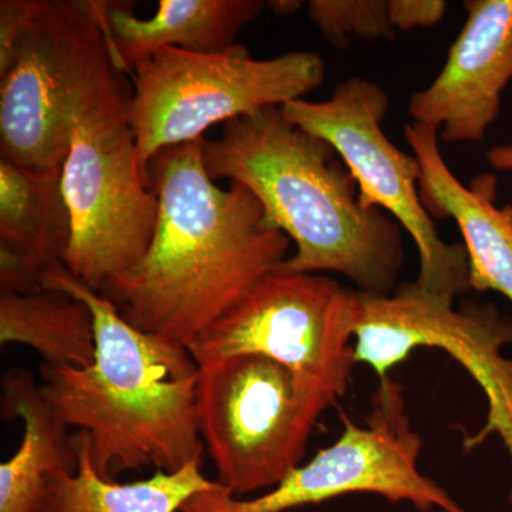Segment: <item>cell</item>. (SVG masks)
Instances as JSON below:
<instances>
[{"label": "cell", "mask_w": 512, "mask_h": 512, "mask_svg": "<svg viewBox=\"0 0 512 512\" xmlns=\"http://www.w3.org/2000/svg\"><path fill=\"white\" fill-rule=\"evenodd\" d=\"M302 8V2L298 0H269L266 9L272 10L276 16H289Z\"/></svg>", "instance_id": "23"}, {"label": "cell", "mask_w": 512, "mask_h": 512, "mask_svg": "<svg viewBox=\"0 0 512 512\" xmlns=\"http://www.w3.org/2000/svg\"><path fill=\"white\" fill-rule=\"evenodd\" d=\"M63 167L39 171L0 158V291L46 288L72 239Z\"/></svg>", "instance_id": "14"}, {"label": "cell", "mask_w": 512, "mask_h": 512, "mask_svg": "<svg viewBox=\"0 0 512 512\" xmlns=\"http://www.w3.org/2000/svg\"><path fill=\"white\" fill-rule=\"evenodd\" d=\"M343 431L281 484L261 497L238 500L218 484L192 497L181 512H285L342 495L370 493L420 511L466 512L417 464L423 439L413 430L400 384L380 379L365 426L342 416Z\"/></svg>", "instance_id": "10"}, {"label": "cell", "mask_w": 512, "mask_h": 512, "mask_svg": "<svg viewBox=\"0 0 512 512\" xmlns=\"http://www.w3.org/2000/svg\"><path fill=\"white\" fill-rule=\"evenodd\" d=\"M202 140L161 150L148 164L158 200L153 241L99 292L134 328L187 345L256 281L289 258L291 239L269 227L258 198L208 174Z\"/></svg>", "instance_id": "1"}, {"label": "cell", "mask_w": 512, "mask_h": 512, "mask_svg": "<svg viewBox=\"0 0 512 512\" xmlns=\"http://www.w3.org/2000/svg\"><path fill=\"white\" fill-rule=\"evenodd\" d=\"M446 10L443 0H389L390 22L402 32L433 28L444 18Z\"/></svg>", "instance_id": "21"}, {"label": "cell", "mask_w": 512, "mask_h": 512, "mask_svg": "<svg viewBox=\"0 0 512 512\" xmlns=\"http://www.w3.org/2000/svg\"><path fill=\"white\" fill-rule=\"evenodd\" d=\"M79 467L74 473L55 471L46 481L43 512H177L192 497L217 487L202 474V461L175 473L156 471L133 483L101 477L90 456L89 436L77 431Z\"/></svg>", "instance_id": "17"}, {"label": "cell", "mask_w": 512, "mask_h": 512, "mask_svg": "<svg viewBox=\"0 0 512 512\" xmlns=\"http://www.w3.org/2000/svg\"><path fill=\"white\" fill-rule=\"evenodd\" d=\"M281 109L286 119L335 148L365 207L380 208L406 229L419 251L417 284L453 298L471 289L466 248L441 239L421 202L419 160L384 133L389 96L382 86L353 76L336 86L328 100H295Z\"/></svg>", "instance_id": "8"}, {"label": "cell", "mask_w": 512, "mask_h": 512, "mask_svg": "<svg viewBox=\"0 0 512 512\" xmlns=\"http://www.w3.org/2000/svg\"><path fill=\"white\" fill-rule=\"evenodd\" d=\"M128 109L113 107L80 119L63 164L72 217L64 265L96 292L140 262L157 227L158 200L138 164Z\"/></svg>", "instance_id": "9"}, {"label": "cell", "mask_w": 512, "mask_h": 512, "mask_svg": "<svg viewBox=\"0 0 512 512\" xmlns=\"http://www.w3.org/2000/svg\"><path fill=\"white\" fill-rule=\"evenodd\" d=\"M359 293L328 276L274 269L185 345L198 367L262 355L288 367L303 386L333 403L356 365Z\"/></svg>", "instance_id": "6"}, {"label": "cell", "mask_w": 512, "mask_h": 512, "mask_svg": "<svg viewBox=\"0 0 512 512\" xmlns=\"http://www.w3.org/2000/svg\"><path fill=\"white\" fill-rule=\"evenodd\" d=\"M487 161L495 170L512 171V144H503L488 150Z\"/></svg>", "instance_id": "22"}, {"label": "cell", "mask_w": 512, "mask_h": 512, "mask_svg": "<svg viewBox=\"0 0 512 512\" xmlns=\"http://www.w3.org/2000/svg\"><path fill=\"white\" fill-rule=\"evenodd\" d=\"M467 19L429 87L413 94V123L446 144H478L500 116L512 80V0H467Z\"/></svg>", "instance_id": "12"}, {"label": "cell", "mask_w": 512, "mask_h": 512, "mask_svg": "<svg viewBox=\"0 0 512 512\" xmlns=\"http://www.w3.org/2000/svg\"><path fill=\"white\" fill-rule=\"evenodd\" d=\"M2 416L22 419L23 437L16 453L0 466V512H43L49 474L74 473L79 467L76 434L57 419L26 370L3 377Z\"/></svg>", "instance_id": "16"}, {"label": "cell", "mask_w": 512, "mask_h": 512, "mask_svg": "<svg viewBox=\"0 0 512 512\" xmlns=\"http://www.w3.org/2000/svg\"><path fill=\"white\" fill-rule=\"evenodd\" d=\"M404 138L420 163L424 208L431 218H453L460 228L470 288L498 292L512 302V205H495L497 177L483 174L461 184L444 161L437 128L410 123Z\"/></svg>", "instance_id": "13"}, {"label": "cell", "mask_w": 512, "mask_h": 512, "mask_svg": "<svg viewBox=\"0 0 512 512\" xmlns=\"http://www.w3.org/2000/svg\"><path fill=\"white\" fill-rule=\"evenodd\" d=\"M332 404L271 357L200 367L198 427L217 483L234 497L281 484L301 466L313 427Z\"/></svg>", "instance_id": "7"}, {"label": "cell", "mask_w": 512, "mask_h": 512, "mask_svg": "<svg viewBox=\"0 0 512 512\" xmlns=\"http://www.w3.org/2000/svg\"><path fill=\"white\" fill-rule=\"evenodd\" d=\"M202 156L212 180L247 187L266 224L295 244L278 269L336 272L372 295L396 291L403 228L380 208L365 207L335 148L286 119L281 107L228 121L220 137H204Z\"/></svg>", "instance_id": "2"}, {"label": "cell", "mask_w": 512, "mask_h": 512, "mask_svg": "<svg viewBox=\"0 0 512 512\" xmlns=\"http://www.w3.org/2000/svg\"><path fill=\"white\" fill-rule=\"evenodd\" d=\"M315 52L254 59L245 46L202 55L167 49L138 64L128 121L138 164L148 185V164L161 150L204 138L215 124L305 99L325 79Z\"/></svg>", "instance_id": "5"}, {"label": "cell", "mask_w": 512, "mask_h": 512, "mask_svg": "<svg viewBox=\"0 0 512 512\" xmlns=\"http://www.w3.org/2000/svg\"><path fill=\"white\" fill-rule=\"evenodd\" d=\"M308 12L325 39L340 49L350 45L352 36L367 42L396 37L389 0H312Z\"/></svg>", "instance_id": "19"}, {"label": "cell", "mask_w": 512, "mask_h": 512, "mask_svg": "<svg viewBox=\"0 0 512 512\" xmlns=\"http://www.w3.org/2000/svg\"><path fill=\"white\" fill-rule=\"evenodd\" d=\"M0 343L29 346L46 366L89 367L96 355L92 311L62 289L0 291Z\"/></svg>", "instance_id": "18"}, {"label": "cell", "mask_w": 512, "mask_h": 512, "mask_svg": "<svg viewBox=\"0 0 512 512\" xmlns=\"http://www.w3.org/2000/svg\"><path fill=\"white\" fill-rule=\"evenodd\" d=\"M265 9L262 0H160L156 15L141 19L133 3L103 0V19L117 63L131 74L167 47L202 55L227 52Z\"/></svg>", "instance_id": "15"}, {"label": "cell", "mask_w": 512, "mask_h": 512, "mask_svg": "<svg viewBox=\"0 0 512 512\" xmlns=\"http://www.w3.org/2000/svg\"><path fill=\"white\" fill-rule=\"evenodd\" d=\"M32 0L0 2V77L5 76L15 60L28 26Z\"/></svg>", "instance_id": "20"}, {"label": "cell", "mask_w": 512, "mask_h": 512, "mask_svg": "<svg viewBox=\"0 0 512 512\" xmlns=\"http://www.w3.org/2000/svg\"><path fill=\"white\" fill-rule=\"evenodd\" d=\"M126 74L103 0H32L15 60L0 77V158L32 170L63 167L80 119L130 106Z\"/></svg>", "instance_id": "4"}, {"label": "cell", "mask_w": 512, "mask_h": 512, "mask_svg": "<svg viewBox=\"0 0 512 512\" xmlns=\"http://www.w3.org/2000/svg\"><path fill=\"white\" fill-rule=\"evenodd\" d=\"M46 288L82 299L94 322L89 367L40 369V394L57 419L89 436L101 477L153 467L175 473L202 461L197 417L200 367L183 343L134 328L116 306L70 275L46 276Z\"/></svg>", "instance_id": "3"}, {"label": "cell", "mask_w": 512, "mask_h": 512, "mask_svg": "<svg viewBox=\"0 0 512 512\" xmlns=\"http://www.w3.org/2000/svg\"><path fill=\"white\" fill-rule=\"evenodd\" d=\"M357 293L356 363L372 367L384 379L413 350H444L487 397V421L477 434L466 437L464 448L471 450L497 433L512 463V360L501 352L512 343V319L491 303L468 302L456 308V298L429 291L416 281L400 285L390 295Z\"/></svg>", "instance_id": "11"}]
</instances>
